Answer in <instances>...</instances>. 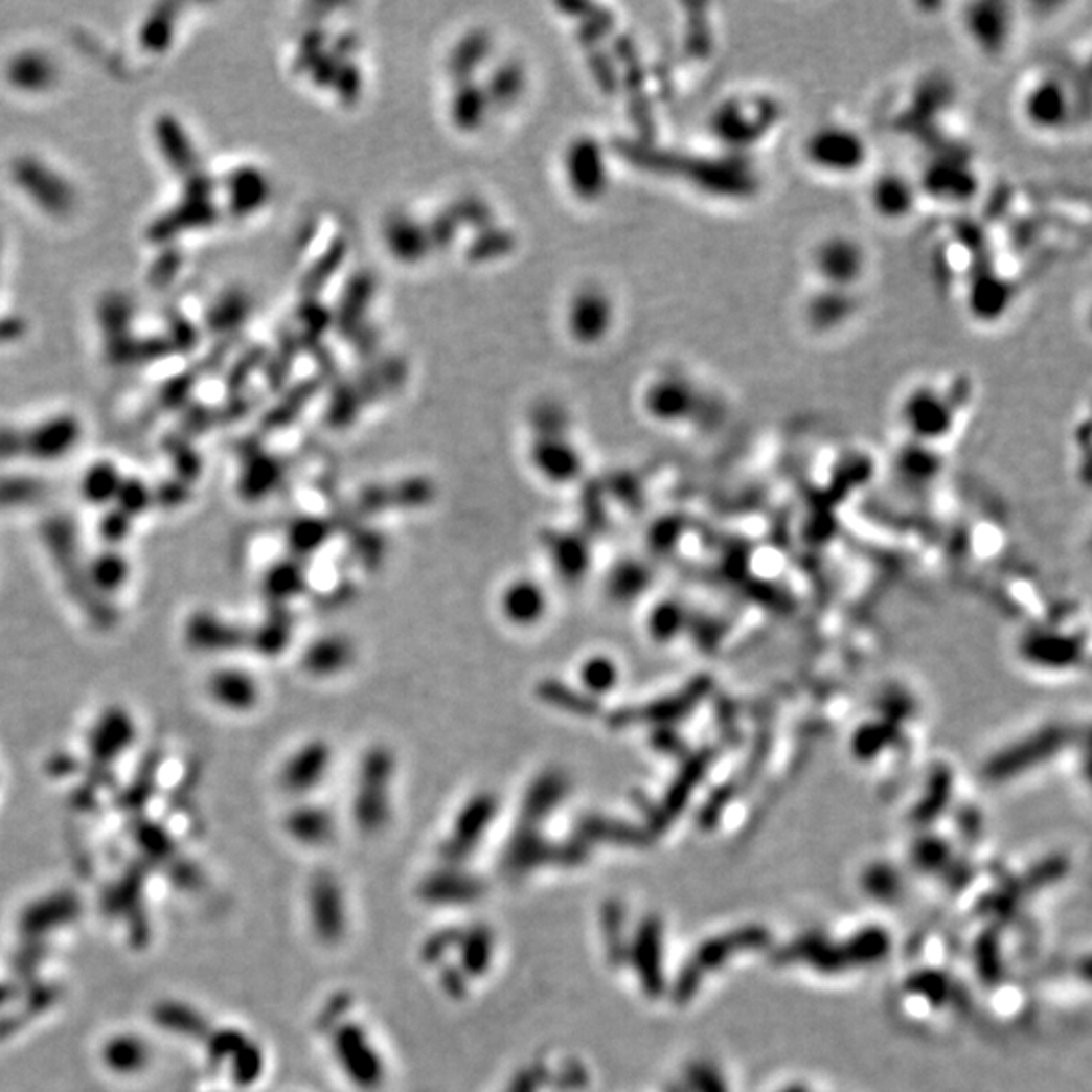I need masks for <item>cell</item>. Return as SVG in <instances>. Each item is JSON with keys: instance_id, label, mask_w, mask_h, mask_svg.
<instances>
[{"instance_id": "obj_6", "label": "cell", "mask_w": 1092, "mask_h": 1092, "mask_svg": "<svg viewBox=\"0 0 1092 1092\" xmlns=\"http://www.w3.org/2000/svg\"><path fill=\"white\" fill-rule=\"evenodd\" d=\"M866 207L886 225L910 221L923 201L916 175L903 168H884L866 179Z\"/></svg>"}, {"instance_id": "obj_12", "label": "cell", "mask_w": 1092, "mask_h": 1092, "mask_svg": "<svg viewBox=\"0 0 1092 1092\" xmlns=\"http://www.w3.org/2000/svg\"><path fill=\"white\" fill-rule=\"evenodd\" d=\"M788 1092H805V1091H803V1089H799V1087H793V1089H789Z\"/></svg>"}, {"instance_id": "obj_3", "label": "cell", "mask_w": 1092, "mask_h": 1092, "mask_svg": "<svg viewBox=\"0 0 1092 1092\" xmlns=\"http://www.w3.org/2000/svg\"><path fill=\"white\" fill-rule=\"evenodd\" d=\"M803 166L821 181L844 182L866 177L872 162L868 132L848 118L814 121L799 142Z\"/></svg>"}, {"instance_id": "obj_8", "label": "cell", "mask_w": 1092, "mask_h": 1092, "mask_svg": "<svg viewBox=\"0 0 1092 1092\" xmlns=\"http://www.w3.org/2000/svg\"><path fill=\"white\" fill-rule=\"evenodd\" d=\"M546 607V591L534 578H516L500 595L504 619L518 628L537 625L545 617Z\"/></svg>"}, {"instance_id": "obj_2", "label": "cell", "mask_w": 1092, "mask_h": 1092, "mask_svg": "<svg viewBox=\"0 0 1092 1092\" xmlns=\"http://www.w3.org/2000/svg\"><path fill=\"white\" fill-rule=\"evenodd\" d=\"M1085 106L1087 97L1080 95L1076 77L1059 63L1036 67L1016 91L1018 118L1042 136L1070 132L1085 114Z\"/></svg>"}, {"instance_id": "obj_9", "label": "cell", "mask_w": 1092, "mask_h": 1092, "mask_svg": "<svg viewBox=\"0 0 1092 1092\" xmlns=\"http://www.w3.org/2000/svg\"><path fill=\"white\" fill-rule=\"evenodd\" d=\"M355 650L344 637H328L318 641L308 654V666L316 674H336L352 662Z\"/></svg>"}, {"instance_id": "obj_10", "label": "cell", "mask_w": 1092, "mask_h": 1092, "mask_svg": "<svg viewBox=\"0 0 1092 1092\" xmlns=\"http://www.w3.org/2000/svg\"><path fill=\"white\" fill-rule=\"evenodd\" d=\"M581 682L589 692H606L615 684V667L607 658H587L581 666Z\"/></svg>"}, {"instance_id": "obj_11", "label": "cell", "mask_w": 1092, "mask_h": 1092, "mask_svg": "<svg viewBox=\"0 0 1092 1092\" xmlns=\"http://www.w3.org/2000/svg\"><path fill=\"white\" fill-rule=\"evenodd\" d=\"M910 985H912V989L918 992V994L933 996V1000H942V998H945V979H942L940 975H937V973L916 975V977H912Z\"/></svg>"}, {"instance_id": "obj_5", "label": "cell", "mask_w": 1092, "mask_h": 1092, "mask_svg": "<svg viewBox=\"0 0 1092 1092\" xmlns=\"http://www.w3.org/2000/svg\"><path fill=\"white\" fill-rule=\"evenodd\" d=\"M961 30L977 53L998 60L1014 45L1018 15L1007 2H973L963 8Z\"/></svg>"}, {"instance_id": "obj_7", "label": "cell", "mask_w": 1092, "mask_h": 1092, "mask_svg": "<svg viewBox=\"0 0 1092 1092\" xmlns=\"http://www.w3.org/2000/svg\"><path fill=\"white\" fill-rule=\"evenodd\" d=\"M862 310L860 292H844L812 286L801 303L803 322L816 334H838L848 331Z\"/></svg>"}, {"instance_id": "obj_4", "label": "cell", "mask_w": 1092, "mask_h": 1092, "mask_svg": "<svg viewBox=\"0 0 1092 1092\" xmlns=\"http://www.w3.org/2000/svg\"><path fill=\"white\" fill-rule=\"evenodd\" d=\"M872 268V247L849 229L821 233L805 253V270L812 277V286L819 288L862 292Z\"/></svg>"}, {"instance_id": "obj_1", "label": "cell", "mask_w": 1092, "mask_h": 1092, "mask_svg": "<svg viewBox=\"0 0 1092 1092\" xmlns=\"http://www.w3.org/2000/svg\"><path fill=\"white\" fill-rule=\"evenodd\" d=\"M788 118L786 101L769 88L749 86L725 93L708 116L716 146L732 154L755 152L771 142Z\"/></svg>"}]
</instances>
